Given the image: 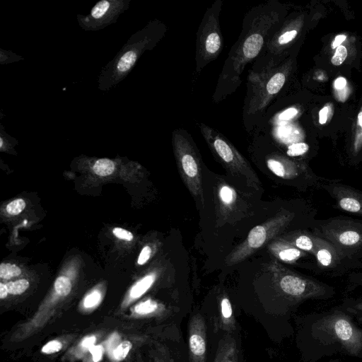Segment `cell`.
<instances>
[{
	"label": "cell",
	"instance_id": "6da1fadb",
	"mask_svg": "<svg viewBox=\"0 0 362 362\" xmlns=\"http://www.w3.org/2000/svg\"><path fill=\"white\" fill-rule=\"evenodd\" d=\"M282 13V6L274 0L255 6L245 13L241 32L228 52L212 95L214 103L225 100L239 88L245 69L262 52L281 24Z\"/></svg>",
	"mask_w": 362,
	"mask_h": 362
},
{
	"label": "cell",
	"instance_id": "7a4b0ae2",
	"mask_svg": "<svg viewBox=\"0 0 362 362\" xmlns=\"http://www.w3.org/2000/svg\"><path fill=\"white\" fill-rule=\"evenodd\" d=\"M300 339L307 362L337 354L362 359V329L341 305L305 316Z\"/></svg>",
	"mask_w": 362,
	"mask_h": 362
},
{
	"label": "cell",
	"instance_id": "3957f363",
	"mask_svg": "<svg viewBox=\"0 0 362 362\" xmlns=\"http://www.w3.org/2000/svg\"><path fill=\"white\" fill-rule=\"evenodd\" d=\"M279 64L249 71L243 110V124L248 133L263 124L267 110L286 83L285 66Z\"/></svg>",
	"mask_w": 362,
	"mask_h": 362
},
{
	"label": "cell",
	"instance_id": "277c9868",
	"mask_svg": "<svg viewBox=\"0 0 362 362\" xmlns=\"http://www.w3.org/2000/svg\"><path fill=\"white\" fill-rule=\"evenodd\" d=\"M167 30L163 22L154 19L134 33L114 59L103 69L98 81L99 89L109 90L124 79L143 53L153 49Z\"/></svg>",
	"mask_w": 362,
	"mask_h": 362
},
{
	"label": "cell",
	"instance_id": "5b68a950",
	"mask_svg": "<svg viewBox=\"0 0 362 362\" xmlns=\"http://www.w3.org/2000/svg\"><path fill=\"white\" fill-rule=\"evenodd\" d=\"M311 230L349 257L362 262V219L341 216L314 219Z\"/></svg>",
	"mask_w": 362,
	"mask_h": 362
},
{
	"label": "cell",
	"instance_id": "8992f818",
	"mask_svg": "<svg viewBox=\"0 0 362 362\" xmlns=\"http://www.w3.org/2000/svg\"><path fill=\"white\" fill-rule=\"evenodd\" d=\"M172 145L178 171L190 193L204 206L202 159L192 136L182 129L172 134Z\"/></svg>",
	"mask_w": 362,
	"mask_h": 362
},
{
	"label": "cell",
	"instance_id": "52a82bcc",
	"mask_svg": "<svg viewBox=\"0 0 362 362\" xmlns=\"http://www.w3.org/2000/svg\"><path fill=\"white\" fill-rule=\"evenodd\" d=\"M222 0H216L205 11L196 35L195 72L201 71L216 59L223 47L220 27Z\"/></svg>",
	"mask_w": 362,
	"mask_h": 362
},
{
	"label": "cell",
	"instance_id": "ba28073f",
	"mask_svg": "<svg viewBox=\"0 0 362 362\" xmlns=\"http://www.w3.org/2000/svg\"><path fill=\"white\" fill-rule=\"evenodd\" d=\"M197 125L213 155L231 173L245 176L252 186L258 187V177L232 143L213 127L202 122H197Z\"/></svg>",
	"mask_w": 362,
	"mask_h": 362
},
{
	"label": "cell",
	"instance_id": "9c48e42d",
	"mask_svg": "<svg viewBox=\"0 0 362 362\" xmlns=\"http://www.w3.org/2000/svg\"><path fill=\"white\" fill-rule=\"evenodd\" d=\"M293 218V213L286 211L254 227L246 240L226 257V264H235L248 257L285 229Z\"/></svg>",
	"mask_w": 362,
	"mask_h": 362
},
{
	"label": "cell",
	"instance_id": "30bf717a",
	"mask_svg": "<svg viewBox=\"0 0 362 362\" xmlns=\"http://www.w3.org/2000/svg\"><path fill=\"white\" fill-rule=\"evenodd\" d=\"M313 256L315 271L332 276L362 268V262L349 257L333 244L317 235Z\"/></svg>",
	"mask_w": 362,
	"mask_h": 362
},
{
	"label": "cell",
	"instance_id": "8fae6325",
	"mask_svg": "<svg viewBox=\"0 0 362 362\" xmlns=\"http://www.w3.org/2000/svg\"><path fill=\"white\" fill-rule=\"evenodd\" d=\"M131 0H102L95 4L89 14L78 15L79 25L86 30H98L114 23L126 11Z\"/></svg>",
	"mask_w": 362,
	"mask_h": 362
},
{
	"label": "cell",
	"instance_id": "7c38bea8",
	"mask_svg": "<svg viewBox=\"0 0 362 362\" xmlns=\"http://www.w3.org/2000/svg\"><path fill=\"white\" fill-rule=\"evenodd\" d=\"M266 163L268 168L277 177L285 180H298L305 187L317 185L322 187L326 183L322 182L323 179L308 171L305 167L277 154L267 156Z\"/></svg>",
	"mask_w": 362,
	"mask_h": 362
},
{
	"label": "cell",
	"instance_id": "4fadbf2b",
	"mask_svg": "<svg viewBox=\"0 0 362 362\" xmlns=\"http://www.w3.org/2000/svg\"><path fill=\"white\" fill-rule=\"evenodd\" d=\"M322 187L334 199L338 207L362 216V192L346 185L329 181Z\"/></svg>",
	"mask_w": 362,
	"mask_h": 362
},
{
	"label": "cell",
	"instance_id": "5bb4252c",
	"mask_svg": "<svg viewBox=\"0 0 362 362\" xmlns=\"http://www.w3.org/2000/svg\"><path fill=\"white\" fill-rule=\"evenodd\" d=\"M189 352L191 362H205L206 353L205 325L199 314L195 315L190 321Z\"/></svg>",
	"mask_w": 362,
	"mask_h": 362
},
{
	"label": "cell",
	"instance_id": "9a60e30c",
	"mask_svg": "<svg viewBox=\"0 0 362 362\" xmlns=\"http://www.w3.org/2000/svg\"><path fill=\"white\" fill-rule=\"evenodd\" d=\"M315 239L316 235L312 230H298L288 235L284 238V241L313 255Z\"/></svg>",
	"mask_w": 362,
	"mask_h": 362
},
{
	"label": "cell",
	"instance_id": "2e32d148",
	"mask_svg": "<svg viewBox=\"0 0 362 362\" xmlns=\"http://www.w3.org/2000/svg\"><path fill=\"white\" fill-rule=\"evenodd\" d=\"M276 252L277 257L279 259L287 263H294L301 257H307L308 254L305 252L294 246L283 241Z\"/></svg>",
	"mask_w": 362,
	"mask_h": 362
},
{
	"label": "cell",
	"instance_id": "e0dca14e",
	"mask_svg": "<svg viewBox=\"0 0 362 362\" xmlns=\"http://www.w3.org/2000/svg\"><path fill=\"white\" fill-rule=\"evenodd\" d=\"M214 362H238V351L231 340L220 344Z\"/></svg>",
	"mask_w": 362,
	"mask_h": 362
},
{
	"label": "cell",
	"instance_id": "ac0fdd59",
	"mask_svg": "<svg viewBox=\"0 0 362 362\" xmlns=\"http://www.w3.org/2000/svg\"><path fill=\"white\" fill-rule=\"evenodd\" d=\"M341 305L354 318L362 324V296L345 298Z\"/></svg>",
	"mask_w": 362,
	"mask_h": 362
},
{
	"label": "cell",
	"instance_id": "d6986e66",
	"mask_svg": "<svg viewBox=\"0 0 362 362\" xmlns=\"http://www.w3.org/2000/svg\"><path fill=\"white\" fill-rule=\"evenodd\" d=\"M154 280V274H149L144 277L132 288L130 296L132 298H137L142 296L151 287Z\"/></svg>",
	"mask_w": 362,
	"mask_h": 362
},
{
	"label": "cell",
	"instance_id": "ffe728a7",
	"mask_svg": "<svg viewBox=\"0 0 362 362\" xmlns=\"http://www.w3.org/2000/svg\"><path fill=\"white\" fill-rule=\"evenodd\" d=\"M115 169L114 162L108 158L97 160L93 167L94 173L100 176L111 175Z\"/></svg>",
	"mask_w": 362,
	"mask_h": 362
},
{
	"label": "cell",
	"instance_id": "44dd1931",
	"mask_svg": "<svg viewBox=\"0 0 362 362\" xmlns=\"http://www.w3.org/2000/svg\"><path fill=\"white\" fill-rule=\"evenodd\" d=\"M218 199L221 207L228 206L235 203L236 200V193L230 187L223 185L218 190Z\"/></svg>",
	"mask_w": 362,
	"mask_h": 362
},
{
	"label": "cell",
	"instance_id": "7402d4cb",
	"mask_svg": "<svg viewBox=\"0 0 362 362\" xmlns=\"http://www.w3.org/2000/svg\"><path fill=\"white\" fill-rule=\"evenodd\" d=\"M54 290L61 296H68L71 290L70 280L64 276L58 277L54 282Z\"/></svg>",
	"mask_w": 362,
	"mask_h": 362
},
{
	"label": "cell",
	"instance_id": "603a6c76",
	"mask_svg": "<svg viewBox=\"0 0 362 362\" xmlns=\"http://www.w3.org/2000/svg\"><path fill=\"white\" fill-rule=\"evenodd\" d=\"M221 315L223 323L229 326L233 322V310L228 298H223L221 302Z\"/></svg>",
	"mask_w": 362,
	"mask_h": 362
},
{
	"label": "cell",
	"instance_id": "cb8c5ba5",
	"mask_svg": "<svg viewBox=\"0 0 362 362\" xmlns=\"http://www.w3.org/2000/svg\"><path fill=\"white\" fill-rule=\"evenodd\" d=\"M6 285L8 293L19 295L27 290L29 286V282L26 279H19L15 281L8 282Z\"/></svg>",
	"mask_w": 362,
	"mask_h": 362
},
{
	"label": "cell",
	"instance_id": "d4e9b609",
	"mask_svg": "<svg viewBox=\"0 0 362 362\" xmlns=\"http://www.w3.org/2000/svg\"><path fill=\"white\" fill-rule=\"evenodd\" d=\"M21 269L15 264L1 263L0 265V276L8 279L21 274Z\"/></svg>",
	"mask_w": 362,
	"mask_h": 362
},
{
	"label": "cell",
	"instance_id": "484cf974",
	"mask_svg": "<svg viewBox=\"0 0 362 362\" xmlns=\"http://www.w3.org/2000/svg\"><path fill=\"white\" fill-rule=\"evenodd\" d=\"M308 149L309 146L306 143H295L288 147L286 154L290 157L300 156L307 153Z\"/></svg>",
	"mask_w": 362,
	"mask_h": 362
},
{
	"label": "cell",
	"instance_id": "4316f807",
	"mask_svg": "<svg viewBox=\"0 0 362 362\" xmlns=\"http://www.w3.org/2000/svg\"><path fill=\"white\" fill-rule=\"evenodd\" d=\"M158 308V304L151 300H148L138 304L134 311L139 315H148L155 312Z\"/></svg>",
	"mask_w": 362,
	"mask_h": 362
},
{
	"label": "cell",
	"instance_id": "83f0119b",
	"mask_svg": "<svg viewBox=\"0 0 362 362\" xmlns=\"http://www.w3.org/2000/svg\"><path fill=\"white\" fill-rule=\"evenodd\" d=\"M132 344L129 341H124L121 342L114 350V357L118 360L122 361L126 358Z\"/></svg>",
	"mask_w": 362,
	"mask_h": 362
},
{
	"label": "cell",
	"instance_id": "f1b7e54d",
	"mask_svg": "<svg viewBox=\"0 0 362 362\" xmlns=\"http://www.w3.org/2000/svg\"><path fill=\"white\" fill-rule=\"evenodd\" d=\"M25 207V202L22 199L12 201L6 206V211L11 215L20 214Z\"/></svg>",
	"mask_w": 362,
	"mask_h": 362
},
{
	"label": "cell",
	"instance_id": "f546056e",
	"mask_svg": "<svg viewBox=\"0 0 362 362\" xmlns=\"http://www.w3.org/2000/svg\"><path fill=\"white\" fill-rule=\"evenodd\" d=\"M347 57V49L344 46L337 47L334 54L332 58V63L335 66L341 64Z\"/></svg>",
	"mask_w": 362,
	"mask_h": 362
},
{
	"label": "cell",
	"instance_id": "4dcf8cb0",
	"mask_svg": "<svg viewBox=\"0 0 362 362\" xmlns=\"http://www.w3.org/2000/svg\"><path fill=\"white\" fill-rule=\"evenodd\" d=\"M62 348V344L58 340H52L45 344L42 348V352L46 354H54L59 351Z\"/></svg>",
	"mask_w": 362,
	"mask_h": 362
},
{
	"label": "cell",
	"instance_id": "1f68e13d",
	"mask_svg": "<svg viewBox=\"0 0 362 362\" xmlns=\"http://www.w3.org/2000/svg\"><path fill=\"white\" fill-rule=\"evenodd\" d=\"M349 290L358 286H362V272L351 273L348 278Z\"/></svg>",
	"mask_w": 362,
	"mask_h": 362
},
{
	"label": "cell",
	"instance_id": "d6a6232c",
	"mask_svg": "<svg viewBox=\"0 0 362 362\" xmlns=\"http://www.w3.org/2000/svg\"><path fill=\"white\" fill-rule=\"evenodd\" d=\"M101 295L98 291H94L88 294L84 299L83 304L86 308L95 306L100 300Z\"/></svg>",
	"mask_w": 362,
	"mask_h": 362
},
{
	"label": "cell",
	"instance_id": "836d02e7",
	"mask_svg": "<svg viewBox=\"0 0 362 362\" xmlns=\"http://www.w3.org/2000/svg\"><path fill=\"white\" fill-rule=\"evenodd\" d=\"M113 234L118 238L130 241L133 239V235L131 232L122 228H115Z\"/></svg>",
	"mask_w": 362,
	"mask_h": 362
},
{
	"label": "cell",
	"instance_id": "e575fe53",
	"mask_svg": "<svg viewBox=\"0 0 362 362\" xmlns=\"http://www.w3.org/2000/svg\"><path fill=\"white\" fill-rule=\"evenodd\" d=\"M151 253V247L149 246H145L140 252V255L138 258V264H144V263H146L147 260L149 259Z\"/></svg>",
	"mask_w": 362,
	"mask_h": 362
},
{
	"label": "cell",
	"instance_id": "d590c367",
	"mask_svg": "<svg viewBox=\"0 0 362 362\" xmlns=\"http://www.w3.org/2000/svg\"><path fill=\"white\" fill-rule=\"evenodd\" d=\"M90 351L92 354L94 362H98L101 360L103 354V348L102 346H93L90 349Z\"/></svg>",
	"mask_w": 362,
	"mask_h": 362
},
{
	"label": "cell",
	"instance_id": "8d00e7d4",
	"mask_svg": "<svg viewBox=\"0 0 362 362\" xmlns=\"http://www.w3.org/2000/svg\"><path fill=\"white\" fill-rule=\"evenodd\" d=\"M298 113V110L294 107H291L283 112L279 118L283 120H288L294 117Z\"/></svg>",
	"mask_w": 362,
	"mask_h": 362
},
{
	"label": "cell",
	"instance_id": "74e56055",
	"mask_svg": "<svg viewBox=\"0 0 362 362\" xmlns=\"http://www.w3.org/2000/svg\"><path fill=\"white\" fill-rule=\"evenodd\" d=\"M329 112V109L328 107H324L322 108L319 112V122L321 124H324L326 123L327 120V116Z\"/></svg>",
	"mask_w": 362,
	"mask_h": 362
},
{
	"label": "cell",
	"instance_id": "f35d334b",
	"mask_svg": "<svg viewBox=\"0 0 362 362\" xmlns=\"http://www.w3.org/2000/svg\"><path fill=\"white\" fill-rule=\"evenodd\" d=\"M95 337L93 336L86 337L82 341L81 346L85 349H90V348H92L94 346L93 344L95 343Z\"/></svg>",
	"mask_w": 362,
	"mask_h": 362
},
{
	"label": "cell",
	"instance_id": "ab89813d",
	"mask_svg": "<svg viewBox=\"0 0 362 362\" xmlns=\"http://www.w3.org/2000/svg\"><path fill=\"white\" fill-rule=\"evenodd\" d=\"M334 85L337 90H342L346 86V80L343 77H339L335 80Z\"/></svg>",
	"mask_w": 362,
	"mask_h": 362
},
{
	"label": "cell",
	"instance_id": "60d3db41",
	"mask_svg": "<svg viewBox=\"0 0 362 362\" xmlns=\"http://www.w3.org/2000/svg\"><path fill=\"white\" fill-rule=\"evenodd\" d=\"M346 36L345 35H337L332 44V48H336L340 46V45L345 40Z\"/></svg>",
	"mask_w": 362,
	"mask_h": 362
},
{
	"label": "cell",
	"instance_id": "b9f144b4",
	"mask_svg": "<svg viewBox=\"0 0 362 362\" xmlns=\"http://www.w3.org/2000/svg\"><path fill=\"white\" fill-rule=\"evenodd\" d=\"M8 293V292L6 285L3 283H0V298H5L7 296Z\"/></svg>",
	"mask_w": 362,
	"mask_h": 362
},
{
	"label": "cell",
	"instance_id": "7bdbcfd3",
	"mask_svg": "<svg viewBox=\"0 0 362 362\" xmlns=\"http://www.w3.org/2000/svg\"><path fill=\"white\" fill-rule=\"evenodd\" d=\"M358 122L360 127L362 128V111L358 115Z\"/></svg>",
	"mask_w": 362,
	"mask_h": 362
},
{
	"label": "cell",
	"instance_id": "ee69618b",
	"mask_svg": "<svg viewBox=\"0 0 362 362\" xmlns=\"http://www.w3.org/2000/svg\"><path fill=\"white\" fill-rule=\"evenodd\" d=\"M327 362H341V360L339 358H332Z\"/></svg>",
	"mask_w": 362,
	"mask_h": 362
}]
</instances>
